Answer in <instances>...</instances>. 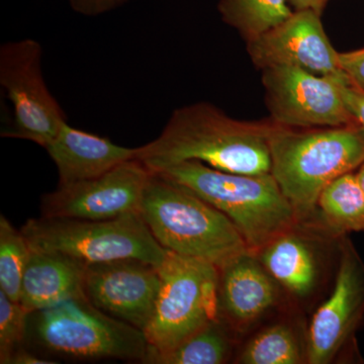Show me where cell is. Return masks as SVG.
I'll use <instances>...</instances> for the list:
<instances>
[{
  "mask_svg": "<svg viewBox=\"0 0 364 364\" xmlns=\"http://www.w3.org/2000/svg\"><path fill=\"white\" fill-rule=\"evenodd\" d=\"M339 240L313 218L299 221L255 254L284 296L305 303L315 298L324 284L330 255L338 251Z\"/></svg>",
  "mask_w": 364,
  "mask_h": 364,
  "instance_id": "7c38bea8",
  "label": "cell"
},
{
  "mask_svg": "<svg viewBox=\"0 0 364 364\" xmlns=\"http://www.w3.org/2000/svg\"><path fill=\"white\" fill-rule=\"evenodd\" d=\"M234 334L221 321H212L168 351H148L143 363L223 364L231 358Z\"/></svg>",
  "mask_w": 364,
  "mask_h": 364,
  "instance_id": "ffe728a7",
  "label": "cell"
},
{
  "mask_svg": "<svg viewBox=\"0 0 364 364\" xmlns=\"http://www.w3.org/2000/svg\"><path fill=\"white\" fill-rule=\"evenodd\" d=\"M154 173L188 189L227 215L251 252L257 253L299 223L272 173H233L198 161L179 163Z\"/></svg>",
  "mask_w": 364,
  "mask_h": 364,
  "instance_id": "3957f363",
  "label": "cell"
},
{
  "mask_svg": "<svg viewBox=\"0 0 364 364\" xmlns=\"http://www.w3.org/2000/svg\"><path fill=\"white\" fill-rule=\"evenodd\" d=\"M339 88L347 111L364 128V90L352 83L345 73L339 78Z\"/></svg>",
  "mask_w": 364,
  "mask_h": 364,
  "instance_id": "cb8c5ba5",
  "label": "cell"
},
{
  "mask_svg": "<svg viewBox=\"0 0 364 364\" xmlns=\"http://www.w3.org/2000/svg\"><path fill=\"white\" fill-rule=\"evenodd\" d=\"M45 149L58 170L59 184L95 178L135 159L136 155V148L117 145L109 139L74 128L67 122Z\"/></svg>",
  "mask_w": 364,
  "mask_h": 364,
  "instance_id": "2e32d148",
  "label": "cell"
},
{
  "mask_svg": "<svg viewBox=\"0 0 364 364\" xmlns=\"http://www.w3.org/2000/svg\"><path fill=\"white\" fill-rule=\"evenodd\" d=\"M36 339L52 353L97 360H145L149 349L142 330L102 312L85 296L33 313Z\"/></svg>",
  "mask_w": 364,
  "mask_h": 364,
  "instance_id": "8992f818",
  "label": "cell"
},
{
  "mask_svg": "<svg viewBox=\"0 0 364 364\" xmlns=\"http://www.w3.org/2000/svg\"><path fill=\"white\" fill-rule=\"evenodd\" d=\"M328 0H289V4L293 7L294 11H304V9H312L318 14L324 11Z\"/></svg>",
  "mask_w": 364,
  "mask_h": 364,
  "instance_id": "83f0119b",
  "label": "cell"
},
{
  "mask_svg": "<svg viewBox=\"0 0 364 364\" xmlns=\"http://www.w3.org/2000/svg\"><path fill=\"white\" fill-rule=\"evenodd\" d=\"M269 149L270 173L299 221H309L317 213L326 186L364 162V128L358 124L289 128L272 122Z\"/></svg>",
  "mask_w": 364,
  "mask_h": 364,
  "instance_id": "7a4b0ae2",
  "label": "cell"
},
{
  "mask_svg": "<svg viewBox=\"0 0 364 364\" xmlns=\"http://www.w3.org/2000/svg\"><path fill=\"white\" fill-rule=\"evenodd\" d=\"M222 20L246 42L267 33L291 16L289 0H220Z\"/></svg>",
  "mask_w": 364,
  "mask_h": 364,
  "instance_id": "44dd1931",
  "label": "cell"
},
{
  "mask_svg": "<svg viewBox=\"0 0 364 364\" xmlns=\"http://www.w3.org/2000/svg\"><path fill=\"white\" fill-rule=\"evenodd\" d=\"M160 289L147 327L148 351H168L218 320L219 268L167 250L159 267Z\"/></svg>",
  "mask_w": 364,
  "mask_h": 364,
  "instance_id": "52a82bcc",
  "label": "cell"
},
{
  "mask_svg": "<svg viewBox=\"0 0 364 364\" xmlns=\"http://www.w3.org/2000/svg\"><path fill=\"white\" fill-rule=\"evenodd\" d=\"M21 231L31 250L62 254L86 265L135 258L160 267L167 253L140 212L105 221L42 215L26 221Z\"/></svg>",
  "mask_w": 364,
  "mask_h": 364,
  "instance_id": "5b68a950",
  "label": "cell"
},
{
  "mask_svg": "<svg viewBox=\"0 0 364 364\" xmlns=\"http://www.w3.org/2000/svg\"><path fill=\"white\" fill-rule=\"evenodd\" d=\"M31 248L21 230L0 215V291L14 301L20 299L21 282Z\"/></svg>",
  "mask_w": 364,
  "mask_h": 364,
  "instance_id": "7402d4cb",
  "label": "cell"
},
{
  "mask_svg": "<svg viewBox=\"0 0 364 364\" xmlns=\"http://www.w3.org/2000/svg\"><path fill=\"white\" fill-rule=\"evenodd\" d=\"M272 126V121H239L196 102L176 109L156 139L136 147V159L151 172L198 161L233 173H270Z\"/></svg>",
  "mask_w": 364,
  "mask_h": 364,
  "instance_id": "6da1fadb",
  "label": "cell"
},
{
  "mask_svg": "<svg viewBox=\"0 0 364 364\" xmlns=\"http://www.w3.org/2000/svg\"><path fill=\"white\" fill-rule=\"evenodd\" d=\"M42 56V46L31 38L0 47V86L11 107V124L0 135L46 148L67 121L46 83Z\"/></svg>",
  "mask_w": 364,
  "mask_h": 364,
  "instance_id": "ba28073f",
  "label": "cell"
},
{
  "mask_svg": "<svg viewBox=\"0 0 364 364\" xmlns=\"http://www.w3.org/2000/svg\"><path fill=\"white\" fill-rule=\"evenodd\" d=\"M356 177H358L359 184H360L361 188H363L364 191V162L361 164V166L359 167Z\"/></svg>",
  "mask_w": 364,
  "mask_h": 364,
  "instance_id": "f1b7e54d",
  "label": "cell"
},
{
  "mask_svg": "<svg viewBox=\"0 0 364 364\" xmlns=\"http://www.w3.org/2000/svg\"><path fill=\"white\" fill-rule=\"evenodd\" d=\"M342 71L352 83L364 90V48L355 51L339 53Z\"/></svg>",
  "mask_w": 364,
  "mask_h": 364,
  "instance_id": "d4e9b609",
  "label": "cell"
},
{
  "mask_svg": "<svg viewBox=\"0 0 364 364\" xmlns=\"http://www.w3.org/2000/svg\"><path fill=\"white\" fill-rule=\"evenodd\" d=\"M75 13L85 16H98L119 9L129 0H67Z\"/></svg>",
  "mask_w": 364,
  "mask_h": 364,
  "instance_id": "484cf974",
  "label": "cell"
},
{
  "mask_svg": "<svg viewBox=\"0 0 364 364\" xmlns=\"http://www.w3.org/2000/svg\"><path fill=\"white\" fill-rule=\"evenodd\" d=\"M150 176L135 158L95 178L59 184L43 198L42 215L105 221L140 212Z\"/></svg>",
  "mask_w": 364,
  "mask_h": 364,
  "instance_id": "8fae6325",
  "label": "cell"
},
{
  "mask_svg": "<svg viewBox=\"0 0 364 364\" xmlns=\"http://www.w3.org/2000/svg\"><path fill=\"white\" fill-rule=\"evenodd\" d=\"M315 218L338 237L364 232V191L356 174H344L326 186Z\"/></svg>",
  "mask_w": 364,
  "mask_h": 364,
  "instance_id": "ac0fdd59",
  "label": "cell"
},
{
  "mask_svg": "<svg viewBox=\"0 0 364 364\" xmlns=\"http://www.w3.org/2000/svg\"><path fill=\"white\" fill-rule=\"evenodd\" d=\"M240 364L306 363V336L294 325L280 321L262 328L244 344L237 355Z\"/></svg>",
  "mask_w": 364,
  "mask_h": 364,
  "instance_id": "d6986e66",
  "label": "cell"
},
{
  "mask_svg": "<svg viewBox=\"0 0 364 364\" xmlns=\"http://www.w3.org/2000/svg\"><path fill=\"white\" fill-rule=\"evenodd\" d=\"M364 317V262L346 235L340 237L336 274L329 296L306 330V363H332L353 338Z\"/></svg>",
  "mask_w": 364,
  "mask_h": 364,
  "instance_id": "30bf717a",
  "label": "cell"
},
{
  "mask_svg": "<svg viewBox=\"0 0 364 364\" xmlns=\"http://www.w3.org/2000/svg\"><path fill=\"white\" fill-rule=\"evenodd\" d=\"M56 361L47 360V359L38 358L33 353L26 350L23 347L18 349L9 358L7 364H54Z\"/></svg>",
  "mask_w": 364,
  "mask_h": 364,
  "instance_id": "4316f807",
  "label": "cell"
},
{
  "mask_svg": "<svg viewBox=\"0 0 364 364\" xmlns=\"http://www.w3.org/2000/svg\"><path fill=\"white\" fill-rule=\"evenodd\" d=\"M159 267L126 258L86 267L85 294L97 308L145 330L160 289Z\"/></svg>",
  "mask_w": 364,
  "mask_h": 364,
  "instance_id": "4fadbf2b",
  "label": "cell"
},
{
  "mask_svg": "<svg viewBox=\"0 0 364 364\" xmlns=\"http://www.w3.org/2000/svg\"><path fill=\"white\" fill-rule=\"evenodd\" d=\"M140 213L162 247L207 261L219 269L250 251L227 215L154 172L144 191Z\"/></svg>",
  "mask_w": 364,
  "mask_h": 364,
  "instance_id": "277c9868",
  "label": "cell"
},
{
  "mask_svg": "<svg viewBox=\"0 0 364 364\" xmlns=\"http://www.w3.org/2000/svg\"><path fill=\"white\" fill-rule=\"evenodd\" d=\"M218 317L234 334L248 332L282 303L284 293L255 253L220 268Z\"/></svg>",
  "mask_w": 364,
  "mask_h": 364,
  "instance_id": "9a60e30c",
  "label": "cell"
},
{
  "mask_svg": "<svg viewBox=\"0 0 364 364\" xmlns=\"http://www.w3.org/2000/svg\"><path fill=\"white\" fill-rule=\"evenodd\" d=\"M322 14L294 11L286 21L248 41L249 56L257 68L289 65L318 75L342 73L339 53L326 35Z\"/></svg>",
  "mask_w": 364,
  "mask_h": 364,
  "instance_id": "5bb4252c",
  "label": "cell"
},
{
  "mask_svg": "<svg viewBox=\"0 0 364 364\" xmlns=\"http://www.w3.org/2000/svg\"><path fill=\"white\" fill-rule=\"evenodd\" d=\"M28 315L20 301L0 291V363L7 364L14 352L23 347Z\"/></svg>",
  "mask_w": 364,
  "mask_h": 364,
  "instance_id": "603a6c76",
  "label": "cell"
},
{
  "mask_svg": "<svg viewBox=\"0 0 364 364\" xmlns=\"http://www.w3.org/2000/svg\"><path fill=\"white\" fill-rule=\"evenodd\" d=\"M86 267L81 261L62 254L32 251L18 301L31 315L67 299L85 296Z\"/></svg>",
  "mask_w": 364,
  "mask_h": 364,
  "instance_id": "e0dca14e",
  "label": "cell"
},
{
  "mask_svg": "<svg viewBox=\"0 0 364 364\" xmlns=\"http://www.w3.org/2000/svg\"><path fill=\"white\" fill-rule=\"evenodd\" d=\"M343 74L318 75L289 65L262 69L265 102L273 123L301 129L358 124L340 92Z\"/></svg>",
  "mask_w": 364,
  "mask_h": 364,
  "instance_id": "9c48e42d",
  "label": "cell"
}]
</instances>
